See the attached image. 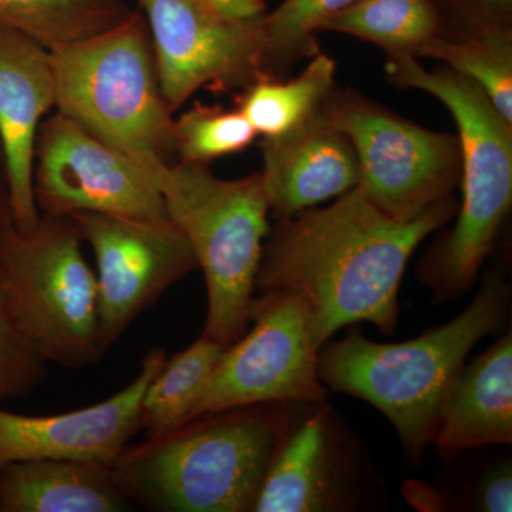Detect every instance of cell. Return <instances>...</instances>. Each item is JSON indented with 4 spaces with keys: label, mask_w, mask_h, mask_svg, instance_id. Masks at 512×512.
<instances>
[{
    "label": "cell",
    "mask_w": 512,
    "mask_h": 512,
    "mask_svg": "<svg viewBox=\"0 0 512 512\" xmlns=\"http://www.w3.org/2000/svg\"><path fill=\"white\" fill-rule=\"evenodd\" d=\"M262 184L274 220L338 198L359 184L355 147L326 114L288 136L264 138Z\"/></svg>",
    "instance_id": "9a60e30c"
},
{
    "label": "cell",
    "mask_w": 512,
    "mask_h": 512,
    "mask_svg": "<svg viewBox=\"0 0 512 512\" xmlns=\"http://www.w3.org/2000/svg\"><path fill=\"white\" fill-rule=\"evenodd\" d=\"M439 12L444 35L512 26V0H431Z\"/></svg>",
    "instance_id": "4316f807"
},
{
    "label": "cell",
    "mask_w": 512,
    "mask_h": 512,
    "mask_svg": "<svg viewBox=\"0 0 512 512\" xmlns=\"http://www.w3.org/2000/svg\"><path fill=\"white\" fill-rule=\"evenodd\" d=\"M296 77L271 80L261 77L241 90L235 104L258 136L279 138L308 124L335 92V59L319 52Z\"/></svg>",
    "instance_id": "d6986e66"
},
{
    "label": "cell",
    "mask_w": 512,
    "mask_h": 512,
    "mask_svg": "<svg viewBox=\"0 0 512 512\" xmlns=\"http://www.w3.org/2000/svg\"><path fill=\"white\" fill-rule=\"evenodd\" d=\"M386 76L400 89L436 97L456 121L463 200L456 225L431 245L417 269L434 302L454 301L476 282L511 211L512 123L476 83L444 64L427 70L416 57L389 55Z\"/></svg>",
    "instance_id": "277c9868"
},
{
    "label": "cell",
    "mask_w": 512,
    "mask_h": 512,
    "mask_svg": "<svg viewBox=\"0 0 512 512\" xmlns=\"http://www.w3.org/2000/svg\"><path fill=\"white\" fill-rule=\"evenodd\" d=\"M55 106L50 50L18 30L0 26V137L18 231L35 227L40 218L33 192L36 137L43 117Z\"/></svg>",
    "instance_id": "5bb4252c"
},
{
    "label": "cell",
    "mask_w": 512,
    "mask_h": 512,
    "mask_svg": "<svg viewBox=\"0 0 512 512\" xmlns=\"http://www.w3.org/2000/svg\"><path fill=\"white\" fill-rule=\"evenodd\" d=\"M131 13L123 0H0V26L47 49L99 35Z\"/></svg>",
    "instance_id": "44dd1931"
},
{
    "label": "cell",
    "mask_w": 512,
    "mask_h": 512,
    "mask_svg": "<svg viewBox=\"0 0 512 512\" xmlns=\"http://www.w3.org/2000/svg\"><path fill=\"white\" fill-rule=\"evenodd\" d=\"M72 217L40 215L28 231L0 232V278L20 326L46 363L89 366L101 343L97 276Z\"/></svg>",
    "instance_id": "52a82bcc"
},
{
    "label": "cell",
    "mask_w": 512,
    "mask_h": 512,
    "mask_svg": "<svg viewBox=\"0 0 512 512\" xmlns=\"http://www.w3.org/2000/svg\"><path fill=\"white\" fill-rule=\"evenodd\" d=\"M96 256L100 335L109 350L140 313L198 269L190 242L173 221L77 212L70 215Z\"/></svg>",
    "instance_id": "7c38bea8"
},
{
    "label": "cell",
    "mask_w": 512,
    "mask_h": 512,
    "mask_svg": "<svg viewBox=\"0 0 512 512\" xmlns=\"http://www.w3.org/2000/svg\"><path fill=\"white\" fill-rule=\"evenodd\" d=\"M349 454L326 403L293 424L262 485L252 512L349 510Z\"/></svg>",
    "instance_id": "2e32d148"
},
{
    "label": "cell",
    "mask_w": 512,
    "mask_h": 512,
    "mask_svg": "<svg viewBox=\"0 0 512 512\" xmlns=\"http://www.w3.org/2000/svg\"><path fill=\"white\" fill-rule=\"evenodd\" d=\"M113 466L84 460L16 461L0 467V512H123Z\"/></svg>",
    "instance_id": "ac0fdd59"
},
{
    "label": "cell",
    "mask_w": 512,
    "mask_h": 512,
    "mask_svg": "<svg viewBox=\"0 0 512 512\" xmlns=\"http://www.w3.org/2000/svg\"><path fill=\"white\" fill-rule=\"evenodd\" d=\"M49 50L59 113L151 174L173 164L175 119L144 15L133 12L99 35Z\"/></svg>",
    "instance_id": "5b68a950"
},
{
    "label": "cell",
    "mask_w": 512,
    "mask_h": 512,
    "mask_svg": "<svg viewBox=\"0 0 512 512\" xmlns=\"http://www.w3.org/2000/svg\"><path fill=\"white\" fill-rule=\"evenodd\" d=\"M325 111L355 147L357 187L384 215L412 222L454 197L463 170L457 136L427 130L350 87H336Z\"/></svg>",
    "instance_id": "ba28073f"
},
{
    "label": "cell",
    "mask_w": 512,
    "mask_h": 512,
    "mask_svg": "<svg viewBox=\"0 0 512 512\" xmlns=\"http://www.w3.org/2000/svg\"><path fill=\"white\" fill-rule=\"evenodd\" d=\"M356 0H284L262 18L261 77L288 79L302 60L320 52L318 33L332 16Z\"/></svg>",
    "instance_id": "cb8c5ba5"
},
{
    "label": "cell",
    "mask_w": 512,
    "mask_h": 512,
    "mask_svg": "<svg viewBox=\"0 0 512 512\" xmlns=\"http://www.w3.org/2000/svg\"><path fill=\"white\" fill-rule=\"evenodd\" d=\"M511 286L491 269L457 318L403 343H377L360 332L320 349L318 373L333 392L375 406L393 424L407 456L420 461L434 443L441 403L474 346L510 320Z\"/></svg>",
    "instance_id": "3957f363"
},
{
    "label": "cell",
    "mask_w": 512,
    "mask_h": 512,
    "mask_svg": "<svg viewBox=\"0 0 512 512\" xmlns=\"http://www.w3.org/2000/svg\"><path fill=\"white\" fill-rule=\"evenodd\" d=\"M33 192L42 214L100 212L171 221L156 178L64 114L42 121L36 137Z\"/></svg>",
    "instance_id": "8fae6325"
},
{
    "label": "cell",
    "mask_w": 512,
    "mask_h": 512,
    "mask_svg": "<svg viewBox=\"0 0 512 512\" xmlns=\"http://www.w3.org/2000/svg\"><path fill=\"white\" fill-rule=\"evenodd\" d=\"M161 93L175 113L198 90L241 92L261 79L265 0H138Z\"/></svg>",
    "instance_id": "9c48e42d"
},
{
    "label": "cell",
    "mask_w": 512,
    "mask_h": 512,
    "mask_svg": "<svg viewBox=\"0 0 512 512\" xmlns=\"http://www.w3.org/2000/svg\"><path fill=\"white\" fill-rule=\"evenodd\" d=\"M171 221L190 242L207 284L202 335L228 348L251 325L255 279L268 237L261 173L215 177L210 165L177 161L154 168Z\"/></svg>",
    "instance_id": "8992f818"
},
{
    "label": "cell",
    "mask_w": 512,
    "mask_h": 512,
    "mask_svg": "<svg viewBox=\"0 0 512 512\" xmlns=\"http://www.w3.org/2000/svg\"><path fill=\"white\" fill-rule=\"evenodd\" d=\"M292 404L239 407L127 447L113 476L130 503L160 512H252L295 424Z\"/></svg>",
    "instance_id": "7a4b0ae2"
},
{
    "label": "cell",
    "mask_w": 512,
    "mask_h": 512,
    "mask_svg": "<svg viewBox=\"0 0 512 512\" xmlns=\"http://www.w3.org/2000/svg\"><path fill=\"white\" fill-rule=\"evenodd\" d=\"M12 228H15V218H13L12 198H10L8 158L0 137V232Z\"/></svg>",
    "instance_id": "f1b7e54d"
},
{
    "label": "cell",
    "mask_w": 512,
    "mask_h": 512,
    "mask_svg": "<svg viewBox=\"0 0 512 512\" xmlns=\"http://www.w3.org/2000/svg\"><path fill=\"white\" fill-rule=\"evenodd\" d=\"M322 32L356 37L380 47L386 56L413 57L430 40L444 35L431 0H356L332 16Z\"/></svg>",
    "instance_id": "ffe728a7"
},
{
    "label": "cell",
    "mask_w": 512,
    "mask_h": 512,
    "mask_svg": "<svg viewBox=\"0 0 512 512\" xmlns=\"http://www.w3.org/2000/svg\"><path fill=\"white\" fill-rule=\"evenodd\" d=\"M46 365L20 326L0 278V402L35 390L46 377Z\"/></svg>",
    "instance_id": "484cf974"
},
{
    "label": "cell",
    "mask_w": 512,
    "mask_h": 512,
    "mask_svg": "<svg viewBox=\"0 0 512 512\" xmlns=\"http://www.w3.org/2000/svg\"><path fill=\"white\" fill-rule=\"evenodd\" d=\"M512 333L471 363H464L448 387L439 413L437 454L444 460L468 448L511 444Z\"/></svg>",
    "instance_id": "e0dca14e"
},
{
    "label": "cell",
    "mask_w": 512,
    "mask_h": 512,
    "mask_svg": "<svg viewBox=\"0 0 512 512\" xmlns=\"http://www.w3.org/2000/svg\"><path fill=\"white\" fill-rule=\"evenodd\" d=\"M225 349L221 343L201 335L190 348L165 360L163 369L148 384L141 403L140 427L146 431L147 439L183 426Z\"/></svg>",
    "instance_id": "7402d4cb"
},
{
    "label": "cell",
    "mask_w": 512,
    "mask_h": 512,
    "mask_svg": "<svg viewBox=\"0 0 512 512\" xmlns=\"http://www.w3.org/2000/svg\"><path fill=\"white\" fill-rule=\"evenodd\" d=\"M447 198L412 222L377 210L359 187L326 208L276 220L262 249L255 289L299 296L320 349L340 329L369 322L393 335L399 288L413 252L458 212Z\"/></svg>",
    "instance_id": "6da1fadb"
},
{
    "label": "cell",
    "mask_w": 512,
    "mask_h": 512,
    "mask_svg": "<svg viewBox=\"0 0 512 512\" xmlns=\"http://www.w3.org/2000/svg\"><path fill=\"white\" fill-rule=\"evenodd\" d=\"M251 323V330L225 349L184 424L256 404L328 399L318 373L320 348L299 296L261 293L252 301Z\"/></svg>",
    "instance_id": "30bf717a"
},
{
    "label": "cell",
    "mask_w": 512,
    "mask_h": 512,
    "mask_svg": "<svg viewBox=\"0 0 512 512\" xmlns=\"http://www.w3.org/2000/svg\"><path fill=\"white\" fill-rule=\"evenodd\" d=\"M258 137L247 117L235 107L195 103L174 121L175 154L178 161L210 165L218 158L247 150Z\"/></svg>",
    "instance_id": "d4e9b609"
},
{
    "label": "cell",
    "mask_w": 512,
    "mask_h": 512,
    "mask_svg": "<svg viewBox=\"0 0 512 512\" xmlns=\"http://www.w3.org/2000/svg\"><path fill=\"white\" fill-rule=\"evenodd\" d=\"M416 59L439 60L467 77L512 123V26L441 35L421 47Z\"/></svg>",
    "instance_id": "603a6c76"
},
{
    "label": "cell",
    "mask_w": 512,
    "mask_h": 512,
    "mask_svg": "<svg viewBox=\"0 0 512 512\" xmlns=\"http://www.w3.org/2000/svg\"><path fill=\"white\" fill-rule=\"evenodd\" d=\"M473 510L484 512L512 511L511 463L500 464L485 473L474 488Z\"/></svg>",
    "instance_id": "83f0119b"
},
{
    "label": "cell",
    "mask_w": 512,
    "mask_h": 512,
    "mask_svg": "<svg viewBox=\"0 0 512 512\" xmlns=\"http://www.w3.org/2000/svg\"><path fill=\"white\" fill-rule=\"evenodd\" d=\"M165 350H150L136 379L104 402L55 416H28L0 407V467L16 461L84 460L113 466L141 430V403L163 369Z\"/></svg>",
    "instance_id": "4fadbf2b"
}]
</instances>
